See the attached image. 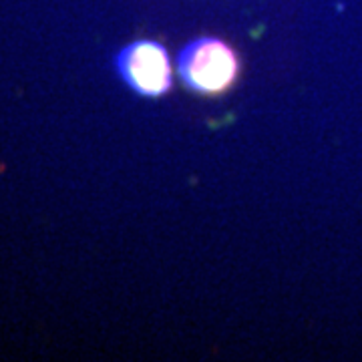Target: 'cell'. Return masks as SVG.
<instances>
[{
  "label": "cell",
  "mask_w": 362,
  "mask_h": 362,
  "mask_svg": "<svg viewBox=\"0 0 362 362\" xmlns=\"http://www.w3.org/2000/svg\"><path fill=\"white\" fill-rule=\"evenodd\" d=\"M177 73L187 89L218 97L232 89L240 77V59L226 40L199 37L177 54Z\"/></svg>",
  "instance_id": "1"
},
{
  "label": "cell",
  "mask_w": 362,
  "mask_h": 362,
  "mask_svg": "<svg viewBox=\"0 0 362 362\" xmlns=\"http://www.w3.org/2000/svg\"><path fill=\"white\" fill-rule=\"evenodd\" d=\"M115 69L131 90L141 97H163L173 85L168 49L156 40H135L115 57Z\"/></svg>",
  "instance_id": "2"
}]
</instances>
